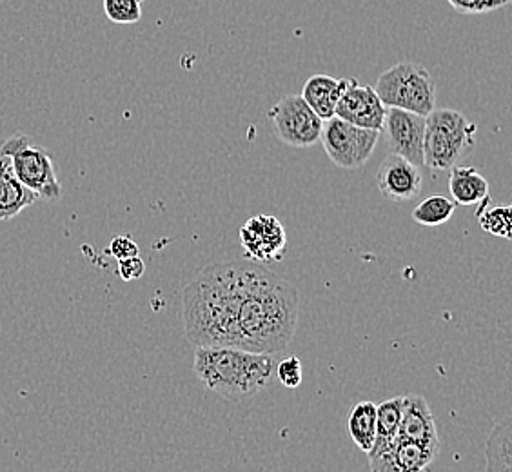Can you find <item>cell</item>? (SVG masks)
I'll use <instances>...</instances> for the list:
<instances>
[{"label":"cell","mask_w":512,"mask_h":472,"mask_svg":"<svg viewBox=\"0 0 512 472\" xmlns=\"http://www.w3.org/2000/svg\"><path fill=\"white\" fill-rule=\"evenodd\" d=\"M512 423L509 416L502 418L493 427L485 442L487 472H511Z\"/></svg>","instance_id":"18"},{"label":"cell","mask_w":512,"mask_h":472,"mask_svg":"<svg viewBox=\"0 0 512 472\" xmlns=\"http://www.w3.org/2000/svg\"><path fill=\"white\" fill-rule=\"evenodd\" d=\"M244 256L255 264H271L282 260L287 251L286 229L280 220L269 215H256L240 229Z\"/></svg>","instance_id":"10"},{"label":"cell","mask_w":512,"mask_h":472,"mask_svg":"<svg viewBox=\"0 0 512 472\" xmlns=\"http://www.w3.org/2000/svg\"><path fill=\"white\" fill-rule=\"evenodd\" d=\"M0 155L10 157L15 177L44 200H59L62 186L53 157L46 149L33 146L26 135H13L0 146Z\"/></svg>","instance_id":"6"},{"label":"cell","mask_w":512,"mask_h":472,"mask_svg":"<svg viewBox=\"0 0 512 472\" xmlns=\"http://www.w3.org/2000/svg\"><path fill=\"white\" fill-rule=\"evenodd\" d=\"M244 262H217L202 269L182 291V318L195 347H237L238 305Z\"/></svg>","instance_id":"2"},{"label":"cell","mask_w":512,"mask_h":472,"mask_svg":"<svg viewBox=\"0 0 512 472\" xmlns=\"http://www.w3.org/2000/svg\"><path fill=\"white\" fill-rule=\"evenodd\" d=\"M404 396H396L376 405V440L389 442L398 438Z\"/></svg>","instance_id":"21"},{"label":"cell","mask_w":512,"mask_h":472,"mask_svg":"<svg viewBox=\"0 0 512 472\" xmlns=\"http://www.w3.org/2000/svg\"><path fill=\"white\" fill-rule=\"evenodd\" d=\"M449 191L456 206H480L478 213L491 202L489 182L480 171L469 166H454L449 175Z\"/></svg>","instance_id":"16"},{"label":"cell","mask_w":512,"mask_h":472,"mask_svg":"<svg viewBox=\"0 0 512 472\" xmlns=\"http://www.w3.org/2000/svg\"><path fill=\"white\" fill-rule=\"evenodd\" d=\"M296 322V287L260 264L244 262V284L238 305V349L249 353H280L291 344Z\"/></svg>","instance_id":"1"},{"label":"cell","mask_w":512,"mask_h":472,"mask_svg":"<svg viewBox=\"0 0 512 472\" xmlns=\"http://www.w3.org/2000/svg\"><path fill=\"white\" fill-rule=\"evenodd\" d=\"M500 2H503V4H505V6H507V4H509V2H511V0H500Z\"/></svg>","instance_id":"28"},{"label":"cell","mask_w":512,"mask_h":472,"mask_svg":"<svg viewBox=\"0 0 512 472\" xmlns=\"http://www.w3.org/2000/svg\"><path fill=\"white\" fill-rule=\"evenodd\" d=\"M347 79H335L331 75L318 73L307 79L302 89V99L322 120L335 117L336 104L344 93Z\"/></svg>","instance_id":"17"},{"label":"cell","mask_w":512,"mask_h":472,"mask_svg":"<svg viewBox=\"0 0 512 472\" xmlns=\"http://www.w3.org/2000/svg\"><path fill=\"white\" fill-rule=\"evenodd\" d=\"M142 0H104V13L115 24H135L142 19Z\"/></svg>","instance_id":"23"},{"label":"cell","mask_w":512,"mask_h":472,"mask_svg":"<svg viewBox=\"0 0 512 472\" xmlns=\"http://www.w3.org/2000/svg\"><path fill=\"white\" fill-rule=\"evenodd\" d=\"M39 197L15 177L10 157L0 155V222L19 217L24 209L33 206Z\"/></svg>","instance_id":"15"},{"label":"cell","mask_w":512,"mask_h":472,"mask_svg":"<svg viewBox=\"0 0 512 472\" xmlns=\"http://www.w3.org/2000/svg\"><path fill=\"white\" fill-rule=\"evenodd\" d=\"M387 146L414 166H424L425 117L404 109L387 108L384 128Z\"/></svg>","instance_id":"11"},{"label":"cell","mask_w":512,"mask_h":472,"mask_svg":"<svg viewBox=\"0 0 512 472\" xmlns=\"http://www.w3.org/2000/svg\"><path fill=\"white\" fill-rule=\"evenodd\" d=\"M347 429L353 442L358 445V449L362 453H369L376 440V404L373 402L356 404L347 418Z\"/></svg>","instance_id":"19"},{"label":"cell","mask_w":512,"mask_h":472,"mask_svg":"<svg viewBox=\"0 0 512 472\" xmlns=\"http://www.w3.org/2000/svg\"><path fill=\"white\" fill-rule=\"evenodd\" d=\"M146 266L140 260V256H133V258H126L119 262V275L124 282H131V280H138L140 276L144 275Z\"/></svg>","instance_id":"27"},{"label":"cell","mask_w":512,"mask_h":472,"mask_svg":"<svg viewBox=\"0 0 512 472\" xmlns=\"http://www.w3.org/2000/svg\"><path fill=\"white\" fill-rule=\"evenodd\" d=\"M385 108L373 86H362L356 79H347L342 97L338 100L335 117L358 126L380 131L384 128Z\"/></svg>","instance_id":"12"},{"label":"cell","mask_w":512,"mask_h":472,"mask_svg":"<svg viewBox=\"0 0 512 472\" xmlns=\"http://www.w3.org/2000/svg\"><path fill=\"white\" fill-rule=\"evenodd\" d=\"M109 253L115 256L119 262L126 258H133V256H138L137 242L131 240L129 236H117L109 244Z\"/></svg>","instance_id":"26"},{"label":"cell","mask_w":512,"mask_h":472,"mask_svg":"<svg viewBox=\"0 0 512 472\" xmlns=\"http://www.w3.org/2000/svg\"><path fill=\"white\" fill-rule=\"evenodd\" d=\"M378 140L380 131L358 128L338 117L325 120L320 135L325 153L342 169H358L367 164Z\"/></svg>","instance_id":"7"},{"label":"cell","mask_w":512,"mask_h":472,"mask_svg":"<svg viewBox=\"0 0 512 472\" xmlns=\"http://www.w3.org/2000/svg\"><path fill=\"white\" fill-rule=\"evenodd\" d=\"M376 186L387 200L402 204L420 197L424 189V177L418 166L400 155L389 153L376 171Z\"/></svg>","instance_id":"13"},{"label":"cell","mask_w":512,"mask_h":472,"mask_svg":"<svg viewBox=\"0 0 512 472\" xmlns=\"http://www.w3.org/2000/svg\"><path fill=\"white\" fill-rule=\"evenodd\" d=\"M275 374L278 382L287 387V389L300 387L302 380H304V369H302L300 358L289 356V358L276 362Z\"/></svg>","instance_id":"24"},{"label":"cell","mask_w":512,"mask_h":472,"mask_svg":"<svg viewBox=\"0 0 512 472\" xmlns=\"http://www.w3.org/2000/svg\"><path fill=\"white\" fill-rule=\"evenodd\" d=\"M456 211V204L442 195L425 198L422 204L414 207L413 220L416 224L425 227L442 226L449 222Z\"/></svg>","instance_id":"20"},{"label":"cell","mask_w":512,"mask_h":472,"mask_svg":"<svg viewBox=\"0 0 512 472\" xmlns=\"http://www.w3.org/2000/svg\"><path fill=\"white\" fill-rule=\"evenodd\" d=\"M476 124L460 111L434 108L425 117L424 166L451 169L476 148Z\"/></svg>","instance_id":"4"},{"label":"cell","mask_w":512,"mask_h":472,"mask_svg":"<svg viewBox=\"0 0 512 472\" xmlns=\"http://www.w3.org/2000/svg\"><path fill=\"white\" fill-rule=\"evenodd\" d=\"M269 120L280 142L296 149H307L320 142L324 120L309 108L300 95H287L269 109Z\"/></svg>","instance_id":"8"},{"label":"cell","mask_w":512,"mask_h":472,"mask_svg":"<svg viewBox=\"0 0 512 472\" xmlns=\"http://www.w3.org/2000/svg\"><path fill=\"white\" fill-rule=\"evenodd\" d=\"M454 10L465 15H478L489 11L500 10L505 4L500 0H447Z\"/></svg>","instance_id":"25"},{"label":"cell","mask_w":512,"mask_h":472,"mask_svg":"<svg viewBox=\"0 0 512 472\" xmlns=\"http://www.w3.org/2000/svg\"><path fill=\"white\" fill-rule=\"evenodd\" d=\"M398 438L425 445H440L434 416L424 396H404Z\"/></svg>","instance_id":"14"},{"label":"cell","mask_w":512,"mask_h":472,"mask_svg":"<svg viewBox=\"0 0 512 472\" xmlns=\"http://www.w3.org/2000/svg\"><path fill=\"white\" fill-rule=\"evenodd\" d=\"M275 354L249 353L237 347H195L193 369L209 391L231 402L262 393L275 378Z\"/></svg>","instance_id":"3"},{"label":"cell","mask_w":512,"mask_h":472,"mask_svg":"<svg viewBox=\"0 0 512 472\" xmlns=\"http://www.w3.org/2000/svg\"><path fill=\"white\" fill-rule=\"evenodd\" d=\"M476 215L485 233L498 238H511V206L509 204L482 209Z\"/></svg>","instance_id":"22"},{"label":"cell","mask_w":512,"mask_h":472,"mask_svg":"<svg viewBox=\"0 0 512 472\" xmlns=\"http://www.w3.org/2000/svg\"><path fill=\"white\" fill-rule=\"evenodd\" d=\"M440 453V445L409 442V440H375L367 453L371 472H425Z\"/></svg>","instance_id":"9"},{"label":"cell","mask_w":512,"mask_h":472,"mask_svg":"<svg viewBox=\"0 0 512 472\" xmlns=\"http://www.w3.org/2000/svg\"><path fill=\"white\" fill-rule=\"evenodd\" d=\"M385 108L404 109L414 115L427 117L436 108V82L429 69L402 60L385 69L373 86Z\"/></svg>","instance_id":"5"}]
</instances>
